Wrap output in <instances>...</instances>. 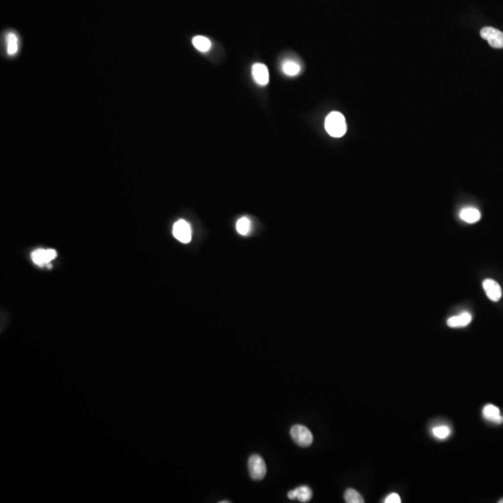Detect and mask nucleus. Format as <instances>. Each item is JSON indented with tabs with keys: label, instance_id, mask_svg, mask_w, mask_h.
Returning a JSON list of instances; mask_svg holds the SVG:
<instances>
[{
	"label": "nucleus",
	"instance_id": "obj_18",
	"mask_svg": "<svg viewBox=\"0 0 503 503\" xmlns=\"http://www.w3.org/2000/svg\"><path fill=\"white\" fill-rule=\"evenodd\" d=\"M433 434L438 439H445L451 434V430L447 426H439L433 430Z\"/></svg>",
	"mask_w": 503,
	"mask_h": 503
},
{
	"label": "nucleus",
	"instance_id": "obj_14",
	"mask_svg": "<svg viewBox=\"0 0 503 503\" xmlns=\"http://www.w3.org/2000/svg\"><path fill=\"white\" fill-rule=\"evenodd\" d=\"M194 47L200 51L206 52L211 48V41L203 36H197L192 39Z\"/></svg>",
	"mask_w": 503,
	"mask_h": 503
},
{
	"label": "nucleus",
	"instance_id": "obj_10",
	"mask_svg": "<svg viewBox=\"0 0 503 503\" xmlns=\"http://www.w3.org/2000/svg\"><path fill=\"white\" fill-rule=\"evenodd\" d=\"M483 415L486 420L496 424H502L503 422V417L501 416L500 409L493 405H486L483 409Z\"/></svg>",
	"mask_w": 503,
	"mask_h": 503
},
{
	"label": "nucleus",
	"instance_id": "obj_6",
	"mask_svg": "<svg viewBox=\"0 0 503 503\" xmlns=\"http://www.w3.org/2000/svg\"><path fill=\"white\" fill-rule=\"evenodd\" d=\"M483 287L487 297L494 302H498L502 298L503 291L501 285L494 280L486 279L483 282Z\"/></svg>",
	"mask_w": 503,
	"mask_h": 503
},
{
	"label": "nucleus",
	"instance_id": "obj_5",
	"mask_svg": "<svg viewBox=\"0 0 503 503\" xmlns=\"http://www.w3.org/2000/svg\"><path fill=\"white\" fill-rule=\"evenodd\" d=\"M173 233H174L175 239H177L179 242L188 243L191 241V238H192L191 228L188 225V223L185 222L184 220H179L178 222L174 224Z\"/></svg>",
	"mask_w": 503,
	"mask_h": 503
},
{
	"label": "nucleus",
	"instance_id": "obj_3",
	"mask_svg": "<svg viewBox=\"0 0 503 503\" xmlns=\"http://www.w3.org/2000/svg\"><path fill=\"white\" fill-rule=\"evenodd\" d=\"M248 470L252 480H262L267 474V465L261 456L252 455L248 459Z\"/></svg>",
	"mask_w": 503,
	"mask_h": 503
},
{
	"label": "nucleus",
	"instance_id": "obj_17",
	"mask_svg": "<svg viewBox=\"0 0 503 503\" xmlns=\"http://www.w3.org/2000/svg\"><path fill=\"white\" fill-rule=\"evenodd\" d=\"M236 229L239 234L241 235H247L250 232L251 229V221L247 217H242L238 220L236 225Z\"/></svg>",
	"mask_w": 503,
	"mask_h": 503
},
{
	"label": "nucleus",
	"instance_id": "obj_2",
	"mask_svg": "<svg viewBox=\"0 0 503 503\" xmlns=\"http://www.w3.org/2000/svg\"><path fill=\"white\" fill-rule=\"evenodd\" d=\"M293 441L301 447H308L313 443V435L310 430L304 425H294L290 430Z\"/></svg>",
	"mask_w": 503,
	"mask_h": 503
},
{
	"label": "nucleus",
	"instance_id": "obj_1",
	"mask_svg": "<svg viewBox=\"0 0 503 503\" xmlns=\"http://www.w3.org/2000/svg\"><path fill=\"white\" fill-rule=\"evenodd\" d=\"M325 130L330 136L336 138L342 137L347 132V124L344 116L339 112H332L325 119Z\"/></svg>",
	"mask_w": 503,
	"mask_h": 503
},
{
	"label": "nucleus",
	"instance_id": "obj_20",
	"mask_svg": "<svg viewBox=\"0 0 503 503\" xmlns=\"http://www.w3.org/2000/svg\"><path fill=\"white\" fill-rule=\"evenodd\" d=\"M499 503H503V499H502V500H501V501H500V502H499Z\"/></svg>",
	"mask_w": 503,
	"mask_h": 503
},
{
	"label": "nucleus",
	"instance_id": "obj_11",
	"mask_svg": "<svg viewBox=\"0 0 503 503\" xmlns=\"http://www.w3.org/2000/svg\"><path fill=\"white\" fill-rule=\"evenodd\" d=\"M472 321V315L469 312H463L457 316L451 317L447 320V325L451 328L465 327L469 325Z\"/></svg>",
	"mask_w": 503,
	"mask_h": 503
},
{
	"label": "nucleus",
	"instance_id": "obj_8",
	"mask_svg": "<svg viewBox=\"0 0 503 503\" xmlns=\"http://www.w3.org/2000/svg\"><path fill=\"white\" fill-rule=\"evenodd\" d=\"M290 500L297 499L300 503H308L312 498V491L308 485H301L287 494Z\"/></svg>",
	"mask_w": 503,
	"mask_h": 503
},
{
	"label": "nucleus",
	"instance_id": "obj_4",
	"mask_svg": "<svg viewBox=\"0 0 503 503\" xmlns=\"http://www.w3.org/2000/svg\"><path fill=\"white\" fill-rule=\"evenodd\" d=\"M481 37L487 40L489 45L495 48H503V33L497 28L486 26L481 30Z\"/></svg>",
	"mask_w": 503,
	"mask_h": 503
},
{
	"label": "nucleus",
	"instance_id": "obj_9",
	"mask_svg": "<svg viewBox=\"0 0 503 503\" xmlns=\"http://www.w3.org/2000/svg\"><path fill=\"white\" fill-rule=\"evenodd\" d=\"M56 255H57V253L54 250L39 249V250L34 252L32 253L31 257L34 263H36L39 266H42L46 263L51 261L52 259H54L56 257Z\"/></svg>",
	"mask_w": 503,
	"mask_h": 503
},
{
	"label": "nucleus",
	"instance_id": "obj_15",
	"mask_svg": "<svg viewBox=\"0 0 503 503\" xmlns=\"http://www.w3.org/2000/svg\"><path fill=\"white\" fill-rule=\"evenodd\" d=\"M344 499L347 503H364L365 500L362 497V495L359 493L358 491L348 488L344 494Z\"/></svg>",
	"mask_w": 503,
	"mask_h": 503
},
{
	"label": "nucleus",
	"instance_id": "obj_12",
	"mask_svg": "<svg viewBox=\"0 0 503 503\" xmlns=\"http://www.w3.org/2000/svg\"><path fill=\"white\" fill-rule=\"evenodd\" d=\"M459 216L464 222L474 224V223L478 222L480 220L481 213L476 208L469 207V208H464L459 213Z\"/></svg>",
	"mask_w": 503,
	"mask_h": 503
},
{
	"label": "nucleus",
	"instance_id": "obj_19",
	"mask_svg": "<svg viewBox=\"0 0 503 503\" xmlns=\"http://www.w3.org/2000/svg\"><path fill=\"white\" fill-rule=\"evenodd\" d=\"M402 502L401 501V498L400 496L396 493H391L390 495H389L386 500L384 501L385 503H400Z\"/></svg>",
	"mask_w": 503,
	"mask_h": 503
},
{
	"label": "nucleus",
	"instance_id": "obj_16",
	"mask_svg": "<svg viewBox=\"0 0 503 503\" xmlns=\"http://www.w3.org/2000/svg\"><path fill=\"white\" fill-rule=\"evenodd\" d=\"M282 70H283V72L286 75L291 76V77H294V76H297L299 73L300 66L296 62L287 61V62H285L282 65Z\"/></svg>",
	"mask_w": 503,
	"mask_h": 503
},
{
	"label": "nucleus",
	"instance_id": "obj_7",
	"mask_svg": "<svg viewBox=\"0 0 503 503\" xmlns=\"http://www.w3.org/2000/svg\"><path fill=\"white\" fill-rule=\"evenodd\" d=\"M252 74L254 81L261 85L266 86L269 83L270 80V75L268 68L263 64H254L252 68Z\"/></svg>",
	"mask_w": 503,
	"mask_h": 503
},
{
	"label": "nucleus",
	"instance_id": "obj_13",
	"mask_svg": "<svg viewBox=\"0 0 503 503\" xmlns=\"http://www.w3.org/2000/svg\"><path fill=\"white\" fill-rule=\"evenodd\" d=\"M6 45H7V53L13 56L18 52L19 49V39L15 33L10 32L6 36Z\"/></svg>",
	"mask_w": 503,
	"mask_h": 503
}]
</instances>
